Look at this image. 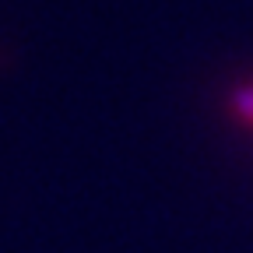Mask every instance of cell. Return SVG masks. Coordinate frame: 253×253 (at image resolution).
<instances>
[{
    "label": "cell",
    "instance_id": "obj_1",
    "mask_svg": "<svg viewBox=\"0 0 253 253\" xmlns=\"http://www.w3.org/2000/svg\"><path fill=\"white\" fill-rule=\"evenodd\" d=\"M229 106H232V113H236L239 120L253 123V84L236 88V91H232V99H229Z\"/></svg>",
    "mask_w": 253,
    "mask_h": 253
}]
</instances>
